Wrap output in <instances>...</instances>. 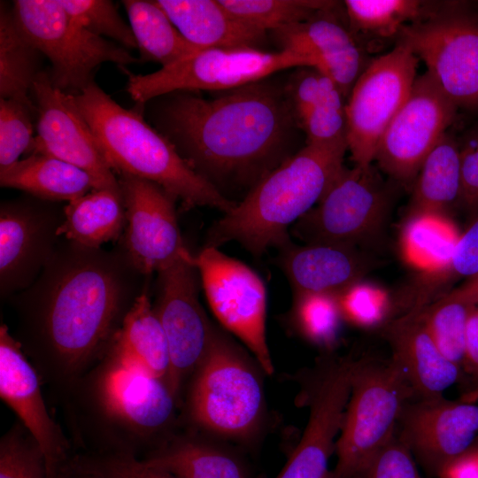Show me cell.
I'll list each match as a JSON object with an SVG mask.
<instances>
[{
	"mask_svg": "<svg viewBox=\"0 0 478 478\" xmlns=\"http://www.w3.org/2000/svg\"><path fill=\"white\" fill-rule=\"evenodd\" d=\"M202 287L219 321L237 336L254 355L261 369L274 372L266 335V290L250 266L205 246L194 256Z\"/></svg>",
	"mask_w": 478,
	"mask_h": 478,
	"instance_id": "7c38bea8",
	"label": "cell"
},
{
	"mask_svg": "<svg viewBox=\"0 0 478 478\" xmlns=\"http://www.w3.org/2000/svg\"><path fill=\"white\" fill-rule=\"evenodd\" d=\"M0 478H48L41 449L20 426L11 430L1 440Z\"/></svg>",
	"mask_w": 478,
	"mask_h": 478,
	"instance_id": "b9f144b4",
	"label": "cell"
},
{
	"mask_svg": "<svg viewBox=\"0 0 478 478\" xmlns=\"http://www.w3.org/2000/svg\"><path fill=\"white\" fill-rule=\"evenodd\" d=\"M73 98L115 173L155 182L188 208L209 206L227 213L235 207L140 113L120 106L95 81Z\"/></svg>",
	"mask_w": 478,
	"mask_h": 478,
	"instance_id": "277c9868",
	"label": "cell"
},
{
	"mask_svg": "<svg viewBox=\"0 0 478 478\" xmlns=\"http://www.w3.org/2000/svg\"><path fill=\"white\" fill-rule=\"evenodd\" d=\"M302 66L316 67V63L285 50L211 48L149 74L127 72V91L135 102L144 104L175 91H227Z\"/></svg>",
	"mask_w": 478,
	"mask_h": 478,
	"instance_id": "52a82bcc",
	"label": "cell"
},
{
	"mask_svg": "<svg viewBox=\"0 0 478 478\" xmlns=\"http://www.w3.org/2000/svg\"><path fill=\"white\" fill-rule=\"evenodd\" d=\"M134 273L125 254L68 241L27 289L40 336L67 371L87 363L110 337L130 297Z\"/></svg>",
	"mask_w": 478,
	"mask_h": 478,
	"instance_id": "7a4b0ae2",
	"label": "cell"
},
{
	"mask_svg": "<svg viewBox=\"0 0 478 478\" xmlns=\"http://www.w3.org/2000/svg\"><path fill=\"white\" fill-rule=\"evenodd\" d=\"M390 203L379 168L343 166L317 206L293 224L292 233L306 243L358 246L382 231Z\"/></svg>",
	"mask_w": 478,
	"mask_h": 478,
	"instance_id": "30bf717a",
	"label": "cell"
},
{
	"mask_svg": "<svg viewBox=\"0 0 478 478\" xmlns=\"http://www.w3.org/2000/svg\"><path fill=\"white\" fill-rule=\"evenodd\" d=\"M157 98L156 129L221 194L230 187L249 192L297 152L301 130L285 82L266 78L210 98L196 91Z\"/></svg>",
	"mask_w": 478,
	"mask_h": 478,
	"instance_id": "6da1fadb",
	"label": "cell"
},
{
	"mask_svg": "<svg viewBox=\"0 0 478 478\" xmlns=\"http://www.w3.org/2000/svg\"><path fill=\"white\" fill-rule=\"evenodd\" d=\"M460 158L458 138L447 131L428 153L412 185L407 214L442 213L459 204Z\"/></svg>",
	"mask_w": 478,
	"mask_h": 478,
	"instance_id": "f1b7e54d",
	"label": "cell"
},
{
	"mask_svg": "<svg viewBox=\"0 0 478 478\" xmlns=\"http://www.w3.org/2000/svg\"><path fill=\"white\" fill-rule=\"evenodd\" d=\"M460 158L461 194L459 204L478 216V127L458 138Z\"/></svg>",
	"mask_w": 478,
	"mask_h": 478,
	"instance_id": "ee69618b",
	"label": "cell"
},
{
	"mask_svg": "<svg viewBox=\"0 0 478 478\" xmlns=\"http://www.w3.org/2000/svg\"><path fill=\"white\" fill-rule=\"evenodd\" d=\"M66 12L91 34L108 37L123 48L137 49L130 25L109 0H59Z\"/></svg>",
	"mask_w": 478,
	"mask_h": 478,
	"instance_id": "ab89813d",
	"label": "cell"
},
{
	"mask_svg": "<svg viewBox=\"0 0 478 478\" xmlns=\"http://www.w3.org/2000/svg\"><path fill=\"white\" fill-rule=\"evenodd\" d=\"M64 478H101L100 476L69 466Z\"/></svg>",
	"mask_w": 478,
	"mask_h": 478,
	"instance_id": "681fc988",
	"label": "cell"
},
{
	"mask_svg": "<svg viewBox=\"0 0 478 478\" xmlns=\"http://www.w3.org/2000/svg\"><path fill=\"white\" fill-rule=\"evenodd\" d=\"M442 213L406 215L400 245L403 256L420 274L436 273L450 263L460 238L454 223Z\"/></svg>",
	"mask_w": 478,
	"mask_h": 478,
	"instance_id": "f546056e",
	"label": "cell"
},
{
	"mask_svg": "<svg viewBox=\"0 0 478 478\" xmlns=\"http://www.w3.org/2000/svg\"><path fill=\"white\" fill-rule=\"evenodd\" d=\"M348 149L305 143L210 228L205 246L235 241L256 256L290 242L288 227L320 200Z\"/></svg>",
	"mask_w": 478,
	"mask_h": 478,
	"instance_id": "3957f363",
	"label": "cell"
},
{
	"mask_svg": "<svg viewBox=\"0 0 478 478\" xmlns=\"http://www.w3.org/2000/svg\"><path fill=\"white\" fill-rule=\"evenodd\" d=\"M139 60L169 66L201 50L188 42L155 1L124 0Z\"/></svg>",
	"mask_w": 478,
	"mask_h": 478,
	"instance_id": "4dcf8cb0",
	"label": "cell"
},
{
	"mask_svg": "<svg viewBox=\"0 0 478 478\" xmlns=\"http://www.w3.org/2000/svg\"><path fill=\"white\" fill-rule=\"evenodd\" d=\"M461 400L469 403L476 402L478 400V386L466 393Z\"/></svg>",
	"mask_w": 478,
	"mask_h": 478,
	"instance_id": "f907efd6",
	"label": "cell"
},
{
	"mask_svg": "<svg viewBox=\"0 0 478 478\" xmlns=\"http://www.w3.org/2000/svg\"><path fill=\"white\" fill-rule=\"evenodd\" d=\"M155 2L181 35L199 50L259 49L266 38V32L244 24L223 7L219 0Z\"/></svg>",
	"mask_w": 478,
	"mask_h": 478,
	"instance_id": "d4e9b609",
	"label": "cell"
},
{
	"mask_svg": "<svg viewBox=\"0 0 478 478\" xmlns=\"http://www.w3.org/2000/svg\"><path fill=\"white\" fill-rule=\"evenodd\" d=\"M391 358L405 373L415 398H435L453 385L459 366L439 351L418 312L403 313L382 328Z\"/></svg>",
	"mask_w": 478,
	"mask_h": 478,
	"instance_id": "603a6c76",
	"label": "cell"
},
{
	"mask_svg": "<svg viewBox=\"0 0 478 478\" xmlns=\"http://www.w3.org/2000/svg\"><path fill=\"white\" fill-rule=\"evenodd\" d=\"M475 450H478V448H476Z\"/></svg>",
	"mask_w": 478,
	"mask_h": 478,
	"instance_id": "f5cc1de1",
	"label": "cell"
},
{
	"mask_svg": "<svg viewBox=\"0 0 478 478\" xmlns=\"http://www.w3.org/2000/svg\"><path fill=\"white\" fill-rule=\"evenodd\" d=\"M413 397L405 373L391 358L356 359L332 478H363L396 435L402 409Z\"/></svg>",
	"mask_w": 478,
	"mask_h": 478,
	"instance_id": "5b68a950",
	"label": "cell"
},
{
	"mask_svg": "<svg viewBox=\"0 0 478 478\" xmlns=\"http://www.w3.org/2000/svg\"><path fill=\"white\" fill-rule=\"evenodd\" d=\"M419 58L402 42L367 64L346 101L347 143L355 166L373 163L385 129L417 79Z\"/></svg>",
	"mask_w": 478,
	"mask_h": 478,
	"instance_id": "8fae6325",
	"label": "cell"
},
{
	"mask_svg": "<svg viewBox=\"0 0 478 478\" xmlns=\"http://www.w3.org/2000/svg\"><path fill=\"white\" fill-rule=\"evenodd\" d=\"M397 437L429 469L437 473L471 451L478 434V405L443 398H415L400 413Z\"/></svg>",
	"mask_w": 478,
	"mask_h": 478,
	"instance_id": "e0dca14e",
	"label": "cell"
},
{
	"mask_svg": "<svg viewBox=\"0 0 478 478\" xmlns=\"http://www.w3.org/2000/svg\"><path fill=\"white\" fill-rule=\"evenodd\" d=\"M0 396L41 449L48 478H64L69 466L66 440L49 414L35 369L4 324L0 328Z\"/></svg>",
	"mask_w": 478,
	"mask_h": 478,
	"instance_id": "ac0fdd59",
	"label": "cell"
},
{
	"mask_svg": "<svg viewBox=\"0 0 478 478\" xmlns=\"http://www.w3.org/2000/svg\"><path fill=\"white\" fill-rule=\"evenodd\" d=\"M478 274V216L460 235L452 258L443 269L420 274L413 288L401 299L408 310H420L444 295L443 287L453 281Z\"/></svg>",
	"mask_w": 478,
	"mask_h": 478,
	"instance_id": "e575fe53",
	"label": "cell"
},
{
	"mask_svg": "<svg viewBox=\"0 0 478 478\" xmlns=\"http://www.w3.org/2000/svg\"><path fill=\"white\" fill-rule=\"evenodd\" d=\"M39 206L24 202L3 203L0 208V289L11 295L28 289L40 276L56 250L61 224Z\"/></svg>",
	"mask_w": 478,
	"mask_h": 478,
	"instance_id": "d6986e66",
	"label": "cell"
},
{
	"mask_svg": "<svg viewBox=\"0 0 478 478\" xmlns=\"http://www.w3.org/2000/svg\"><path fill=\"white\" fill-rule=\"evenodd\" d=\"M439 478H478V450L450 461L436 473Z\"/></svg>",
	"mask_w": 478,
	"mask_h": 478,
	"instance_id": "bcb514c9",
	"label": "cell"
},
{
	"mask_svg": "<svg viewBox=\"0 0 478 478\" xmlns=\"http://www.w3.org/2000/svg\"><path fill=\"white\" fill-rule=\"evenodd\" d=\"M12 11L27 39L50 61L52 84L64 92H81L102 63L139 61L128 50L83 28L59 0H16Z\"/></svg>",
	"mask_w": 478,
	"mask_h": 478,
	"instance_id": "ba28073f",
	"label": "cell"
},
{
	"mask_svg": "<svg viewBox=\"0 0 478 478\" xmlns=\"http://www.w3.org/2000/svg\"><path fill=\"white\" fill-rule=\"evenodd\" d=\"M39 54L19 27L12 8L0 7V97L31 101L28 91L42 72Z\"/></svg>",
	"mask_w": 478,
	"mask_h": 478,
	"instance_id": "1f68e13d",
	"label": "cell"
},
{
	"mask_svg": "<svg viewBox=\"0 0 478 478\" xmlns=\"http://www.w3.org/2000/svg\"><path fill=\"white\" fill-rule=\"evenodd\" d=\"M0 185L40 199L67 202L97 189L85 171L54 157L35 153L0 168Z\"/></svg>",
	"mask_w": 478,
	"mask_h": 478,
	"instance_id": "4316f807",
	"label": "cell"
},
{
	"mask_svg": "<svg viewBox=\"0 0 478 478\" xmlns=\"http://www.w3.org/2000/svg\"><path fill=\"white\" fill-rule=\"evenodd\" d=\"M112 358L166 382L170 368L168 343L145 291L123 317L113 336Z\"/></svg>",
	"mask_w": 478,
	"mask_h": 478,
	"instance_id": "484cf974",
	"label": "cell"
},
{
	"mask_svg": "<svg viewBox=\"0 0 478 478\" xmlns=\"http://www.w3.org/2000/svg\"><path fill=\"white\" fill-rule=\"evenodd\" d=\"M458 107L426 72L382 134L374 161L394 181L413 185L422 163L454 123Z\"/></svg>",
	"mask_w": 478,
	"mask_h": 478,
	"instance_id": "4fadbf2b",
	"label": "cell"
},
{
	"mask_svg": "<svg viewBox=\"0 0 478 478\" xmlns=\"http://www.w3.org/2000/svg\"><path fill=\"white\" fill-rule=\"evenodd\" d=\"M397 42L423 60L458 109L478 112V8L466 2L439 4L405 27Z\"/></svg>",
	"mask_w": 478,
	"mask_h": 478,
	"instance_id": "8992f818",
	"label": "cell"
},
{
	"mask_svg": "<svg viewBox=\"0 0 478 478\" xmlns=\"http://www.w3.org/2000/svg\"><path fill=\"white\" fill-rule=\"evenodd\" d=\"M32 101L0 99V168L19 160L33 142Z\"/></svg>",
	"mask_w": 478,
	"mask_h": 478,
	"instance_id": "60d3db41",
	"label": "cell"
},
{
	"mask_svg": "<svg viewBox=\"0 0 478 478\" xmlns=\"http://www.w3.org/2000/svg\"><path fill=\"white\" fill-rule=\"evenodd\" d=\"M219 1L239 20L264 32L305 21L320 11L336 4L334 1L318 0Z\"/></svg>",
	"mask_w": 478,
	"mask_h": 478,
	"instance_id": "8d00e7d4",
	"label": "cell"
},
{
	"mask_svg": "<svg viewBox=\"0 0 478 478\" xmlns=\"http://www.w3.org/2000/svg\"><path fill=\"white\" fill-rule=\"evenodd\" d=\"M189 405L199 426L222 436L247 437L261 421L260 378L237 348L216 331L197 368Z\"/></svg>",
	"mask_w": 478,
	"mask_h": 478,
	"instance_id": "9c48e42d",
	"label": "cell"
},
{
	"mask_svg": "<svg viewBox=\"0 0 478 478\" xmlns=\"http://www.w3.org/2000/svg\"><path fill=\"white\" fill-rule=\"evenodd\" d=\"M31 90L35 101L37 133L29 152L54 157L85 171L97 189L120 192L118 177L81 114L73 95L56 88L50 74L43 71Z\"/></svg>",
	"mask_w": 478,
	"mask_h": 478,
	"instance_id": "9a60e30c",
	"label": "cell"
},
{
	"mask_svg": "<svg viewBox=\"0 0 478 478\" xmlns=\"http://www.w3.org/2000/svg\"><path fill=\"white\" fill-rule=\"evenodd\" d=\"M335 5L320 11L305 21L273 32L281 50L312 58L315 68L330 77L347 100L367 64L351 29L333 13Z\"/></svg>",
	"mask_w": 478,
	"mask_h": 478,
	"instance_id": "ffe728a7",
	"label": "cell"
},
{
	"mask_svg": "<svg viewBox=\"0 0 478 478\" xmlns=\"http://www.w3.org/2000/svg\"><path fill=\"white\" fill-rule=\"evenodd\" d=\"M190 252L158 273L154 311L165 331L170 368L166 383L173 394L205 358L215 330L199 302L200 276Z\"/></svg>",
	"mask_w": 478,
	"mask_h": 478,
	"instance_id": "5bb4252c",
	"label": "cell"
},
{
	"mask_svg": "<svg viewBox=\"0 0 478 478\" xmlns=\"http://www.w3.org/2000/svg\"><path fill=\"white\" fill-rule=\"evenodd\" d=\"M143 461L179 478H248L243 466L231 454L191 441L169 445Z\"/></svg>",
	"mask_w": 478,
	"mask_h": 478,
	"instance_id": "d6a6232c",
	"label": "cell"
},
{
	"mask_svg": "<svg viewBox=\"0 0 478 478\" xmlns=\"http://www.w3.org/2000/svg\"><path fill=\"white\" fill-rule=\"evenodd\" d=\"M63 220L57 235L78 245L100 249L118 239L126 224L121 192L93 189L69 201L63 209Z\"/></svg>",
	"mask_w": 478,
	"mask_h": 478,
	"instance_id": "83f0119b",
	"label": "cell"
},
{
	"mask_svg": "<svg viewBox=\"0 0 478 478\" xmlns=\"http://www.w3.org/2000/svg\"><path fill=\"white\" fill-rule=\"evenodd\" d=\"M279 265L295 294H338L363 281L374 259L358 246L314 243L280 248Z\"/></svg>",
	"mask_w": 478,
	"mask_h": 478,
	"instance_id": "7402d4cb",
	"label": "cell"
},
{
	"mask_svg": "<svg viewBox=\"0 0 478 478\" xmlns=\"http://www.w3.org/2000/svg\"><path fill=\"white\" fill-rule=\"evenodd\" d=\"M478 448V447H477Z\"/></svg>",
	"mask_w": 478,
	"mask_h": 478,
	"instance_id": "db71d44e",
	"label": "cell"
},
{
	"mask_svg": "<svg viewBox=\"0 0 478 478\" xmlns=\"http://www.w3.org/2000/svg\"><path fill=\"white\" fill-rule=\"evenodd\" d=\"M125 209L124 254L140 274L166 268L189 253L184 246L175 212V200L155 182L118 174Z\"/></svg>",
	"mask_w": 478,
	"mask_h": 478,
	"instance_id": "2e32d148",
	"label": "cell"
},
{
	"mask_svg": "<svg viewBox=\"0 0 478 478\" xmlns=\"http://www.w3.org/2000/svg\"><path fill=\"white\" fill-rule=\"evenodd\" d=\"M285 90L305 143L348 149L347 100L330 77L312 66L298 67Z\"/></svg>",
	"mask_w": 478,
	"mask_h": 478,
	"instance_id": "cb8c5ba5",
	"label": "cell"
},
{
	"mask_svg": "<svg viewBox=\"0 0 478 478\" xmlns=\"http://www.w3.org/2000/svg\"><path fill=\"white\" fill-rule=\"evenodd\" d=\"M99 396L112 419L139 434L158 431L172 419L174 396L166 382L111 358Z\"/></svg>",
	"mask_w": 478,
	"mask_h": 478,
	"instance_id": "44dd1931",
	"label": "cell"
},
{
	"mask_svg": "<svg viewBox=\"0 0 478 478\" xmlns=\"http://www.w3.org/2000/svg\"><path fill=\"white\" fill-rule=\"evenodd\" d=\"M463 363L469 372L478 375V306L473 308L467 319Z\"/></svg>",
	"mask_w": 478,
	"mask_h": 478,
	"instance_id": "7dc6e473",
	"label": "cell"
},
{
	"mask_svg": "<svg viewBox=\"0 0 478 478\" xmlns=\"http://www.w3.org/2000/svg\"><path fill=\"white\" fill-rule=\"evenodd\" d=\"M291 320L297 331L310 343L333 349L343 320L335 294H295Z\"/></svg>",
	"mask_w": 478,
	"mask_h": 478,
	"instance_id": "74e56055",
	"label": "cell"
},
{
	"mask_svg": "<svg viewBox=\"0 0 478 478\" xmlns=\"http://www.w3.org/2000/svg\"><path fill=\"white\" fill-rule=\"evenodd\" d=\"M327 478H332V475H331V473L329 472V474H328Z\"/></svg>",
	"mask_w": 478,
	"mask_h": 478,
	"instance_id": "816d5d0a",
	"label": "cell"
},
{
	"mask_svg": "<svg viewBox=\"0 0 478 478\" xmlns=\"http://www.w3.org/2000/svg\"><path fill=\"white\" fill-rule=\"evenodd\" d=\"M73 468L101 478H179L138 460L129 452H117L92 459L77 460Z\"/></svg>",
	"mask_w": 478,
	"mask_h": 478,
	"instance_id": "7bdbcfd3",
	"label": "cell"
},
{
	"mask_svg": "<svg viewBox=\"0 0 478 478\" xmlns=\"http://www.w3.org/2000/svg\"><path fill=\"white\" fill-rule=\"evenodd\" d=\"M363 478L422 477L412 452L395 435L374 459Z\"/></svg>",
	"mask_w": 478,
	"mask_h": 478,
	"instance_id": "f6af8a7d",
	"label": "cell"
},
{
	"mask_svg": "<svg viewBox=\"0 0 478 478\" xmlns=\"http://www.w3.org/2000/svg\"><path fill=\"white\" fill-rule=\"evenodd\" d=\"M343 320L363 328H384L396 318V307L381 289L358 281L336 294Z\"/></svg>",
	"mask_w": 478,
	"mask_h": 478,
	"instance_id": "f35d334b",
	"label": "cell"
},
{
	"mask_svg": "<svg viewBox=\"0 0 478 478\" xmlns=\"http://www.w3.org/2000/svg\"><path fill=\"white\" fill-rule=\"evenodd\" d=\"M343 5L353 35L397 39L405 27L428 16L437 4L416 0H346Z\"/></svg>",
	"mask_w": 478,
	"mask_h": 478,
	"instance_id": "836d02e7",
	"label": "cell"
},
{
	"mask_svg": "<svg viewBox=\"0 0 478 478\" xmlns=\"http://www.w3.org/2000/svg\"><path fill=\"white\" fill-rule=\"evenodd\" d=\"M474 307L449 290L416 311L439 351L459 366L465 357L467 319Z\"/></svg>",
	"mask_w": 478,
	"mask_h": 478,
	"instance_id": "d590c367",
	"label": "cell"
},
{
	"mask_svg": "<svg viewBox=\"0 0 478 478\" xmlns=\"http://www.w3.org/2000/svg\"><path fill=\"white\" fill-rule=\"evenodd\" d=\"M451 291L466 303L478 306V274L467 278L463 284Z\"/></svg>",
	"mask_w": 478,
	"mask_h": 478,
	"instance_id": "c3c4849f",
	"label": "cell"
}]
</instances>
